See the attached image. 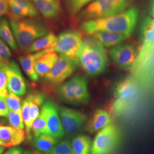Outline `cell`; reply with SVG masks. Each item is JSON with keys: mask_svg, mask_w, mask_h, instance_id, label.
Here are the masks:
<instances>
[{"mask_svg": "<svg viewBox=\"0 0 154 154\" xmlns=\"http://www.w3.org/2000/svg\"><path fill=\"white\" fill-rule=\"evenodd\" d=\"M11 57V50L8 45L0 39V64H8L10 62Z\"/></svg>", "mask_w": 154, "mask_h": 154, "instance_id": "d6a6232c", "label": "cell"}, {"mask_svg": "<svg viewBox=\"0 0 154 154\" xmlns=\"http://www.w3.org/2000/svg\"><path fill=\"white\" fill-rule=\"evenodd\" d=\"M61 123L65 135L73 137L82 129L86 121V116L80 111L66 107L59 109Z\"/></svg>", "mask_w": 154, "mask_h": 154, "instance_id": "8fae6325", "label": "cell"}, {"mask_svg": "<svg viewBox=\"0 0 154 154\" xmlns=\"http://www.w3.org/2000/svg\"><path fill=\"white\" fill-rule=\"evenodd\" d=\"M32 144L37 150L46 154H51L58 139L48 134H41L33 137Z\"/></svg>", "mask_w": 154, "mask_h": 154, "instance_id": "7402d4cb", "label": "cell"}, {"mask_svg": "<svg viewBox=\"0 0 154 154\" xmlns=\"http://www.w3.org/2000/svg\"><path fill=\"white\" fill-rule=\"evenodd\" d=\"M32 133L33 135V137H37L41 134L49 135L46 117L41 110L40 111L39 116L33 122Z\"/></svg>", "mask_w": 154, "mask_h": 154, "instance_id": "4316f807", "label": "cell"}, {"mask_svg": "<svg viewBox=\"0 0 154 154\" xmlns=\"http://www.w3.org/2000/svg\"><path fill=\"white\" fill-rule=\"evenodd\" d=\"M28 154H46L45 153H43L41 151H39L38 150H35V149H33V150H31V151H28Z\"/></svg>", "mask_w": 154, "mask_h": 154, "instance_id": "8d00e7d4", "label": "cell"}, {"mask_svg": "<svg viewBox=\"0 0 154 154\" xmlns=\"http://www.w3.org/2000/svg\"><path fill=\"white\" fill-rule=\"evenodd\" d=\"M121 140L120 129L110 124L98 132L91 145L90 154H110L113 152Z\"/></svg>", "mask_w": 154, "mask_h": 154, "instance_id": "8992f818", "label": "cell"}, {"mask_svg": "<svg viewBox=\"0 0 154 154\" xmlns=\"http://www.w3.org/2000/svg\"><path fill=\"white\" fill-rule=\"evenodd\" d=\"M130 0H94L78 14L83 21L112 16L127 10Z\"/></svg>", "mask_w": 154, "mask_h": 154, "instance_id": "5b68a950", "label": "cell"}, {"mask_svg": "<svg viewBox=\"0 0 154 154\" xmlns=\"http://www.w3.org/2000/svg\"><path fill=\"white\" fill-rule=\"evenodd\" d=\"M137 86L133 80L127 78L117 85L115 89V100L112 110L116 114L123 113L132 105L138 95Z\"/></svg>", "mask_w": 154, "mask_h": 154, "instance_id": "52a82bcc", "label": "cell"}, {"mask_svg": "<svg viewBox=\"0 0 154 154\" xmlns=\"http://www.w3.org/2000/svg\"><path fill=\"white\" fill-rule=\"evenodd\" d=\"M41 110L46 117L49 135L57 139L63 138L65 133L61 123L59 109L54 103L51 100L45 101Z\"/></svg>", "mask_w": 154, "mask_h": 154, "instance_id": "4fadbf2b", "label": "cell"}, {"mask_svg": "<svg viewBox=\"0 0 154 154\" xmlns=\"http://www.w3.org/2000/svg\"><path fill=\"white\" fill-rule=\"evenodd\" d=\"M51 51H54L53 48L44 50L38 52L29 54L25 56H21L19 58L18 61L22 67L23 71L31 81L36 82L38 80V75L34 69V64L36 60L42 55Z\"/></svg>", "mask_w": 154, "mask_h": 154, "instance_id": "2e32d148", "label": "cell"}, {"mask_svg": "<svg viewBox=\"0 0 154 154\" xmlns=\"http://www.w3.org/2000/svg\"><path fill=\"white\" fill-rule=\"evenodd\" d=\"M142 38L145 48H151L154 45V20L147 19L144 23Z\"/></svg>", "mask_w": 154, "mask_h": 154, "instance_id": "484cf974", "label": "cell"}, {"mask_svg": "<svg viewBox=\"0 0 154 154\" xmlns=\"http://www.w3.org/2000/svg\"><path fill=\"white\" fill-rule=\"evenodd\" d=\"M83 44L82 35L75 30H67L60 33L54 51L72 58L78 59Z\"/></svg>", "mask_w": 154, "mask_h": 154, "instance_id": "ba28073f", "label": "cell"}, {"mask_svg": "<svg viewBox=\"0 0 154 154\" xmlns=\"http://www.w3.org/2000/svg\"><path fill=\"white\" fill-rule=\"evenodd\" d=\"M9 109L6 105L5 99L0 97V117L7 116Z\"/></svg>", "mask_w": 154, "mask_h": 154, "instance_id": "836d02e7", "label": "cell"}, {"mask_svg": "<svg viewBox=\"0 0 154 154\" xmlns=\"http://www.w3.org/2000/svg\"><path fill=\"white\" fill-rule=\"evenodd\" d=\"M152 16H153L154 20V3L153 6H152Z\"/></svg>", "mask_w": 154, "mask_h": 154, "instance_id": "f35d334b", "label": "cell"}, {"mask_svg": "<svg viewBox=\"0 0 154 154\" xmlns=\"http://www.w3.org/2000/svg\"><path fill=\"white\" fill-rule=\"evenodd\" d=\"M9 23L17 43L22 50H27L34 41L49 33L42 22L33 18H10Z\"/></svg>", "mask_w": 154, "mask_h": 154, "instance_id": "3957f363", "label": "cell"}, {"mask_svg": "<svg viewBox=\"0 0 154 154\" xmlns=\"http://www.w3.org/2000/svg\"><path fill=\"white\" fill-rule=\"evenodd\" d=\"M46 96L40 92H32L22 102V114L26 127V138L31 140L32 127L33 122L40 113L39 109L44 103Z\"/></svg>", "mask_w": 154, "mask_h": 154, "instance_id": "9c48e42d", "label": "cell"}, {"mask_svg": "<svg viewBox=\"0 0 154 154\" xmlns=\"http://www.w3.org/2000/svg\"><path fill=\"white\" fill-rule=\"evenodd\" d=\"M9 11V6L6 0H0V17L8 14Z\"/></svg>", "mask_w": 154, "mask_h": 154, "instance_id": "e575fe53", "label": "cell"}, {"mask_svg": "<svg viewBox=\"0 0 154 154\" xmlns=\"http://www.w3.org/2000/svg\"><path fill=\"white\" fill-rule=\"evenodd\" d=\"M8 89L9 93L23 96L26 93V83L22 72L14 61H10L6 67Z\"/></svg>", "mask_w": 154, "mask_h": 154, "instance_id": "5bb4252c", "label": "cell"}, {"mask_svg": "<svg viewBox=\"0 0 154 154\" xmlns=\"http://www.w3.org/2000/svg\"><path fill=\"white\" fill-rule=\"evenodd\" d=\"M6 1L9 6V11L8 14L11 19L34 18L38 14L32 0H6Z\"/></svg>", "mask_w": 154, "mask_h": 154, "instance_id": "9a60e30c", "label": "cell"}, {"mask_svg": "<svg viewBox=\"0 0 154 154\" xmlns=\"http://www.w3.org/2000/svg\"><path fill=\"white\" fill-rule=\"evenodd\" d=\"M71 145L73 154H90L92 142L88 136L79 135L73 138Z\"/></svg>", "mask_w": 154, "mask_h": 154, "instance_id": "cb8c5ba5", "label": "cell"}, {"mask_svg": "<svg viewBox=\"0 0 154 154\" xmlns=\"http://www.w3.org/2000/svg\"><path fill=\"white\" fill-rule=\"evenodd\" d=\"M59 55L55 51H51L42 55L34 64V69L38 77H44L55 65Z\"/></svg>", "mask_w": 154, "mask_h": 154, "instance_id": "ffe728a7", "label": "cell"}, {"mask_svg": "<svg viewBox=\"0 0 154 154\" xmlns=\"http://www.w3.org/2000/svg\"><path fill=\"white\" fill-rule=\"evenodd\" d=\"M0 39L9 45L13 50L17 49V43L10 23L5 18L0 19Z\"/></svg>", "mask_w": 154, "mask_h": 154, "instance_id": "d4e9b609", "label": "cell"}, {"mask_svg": "<svg viewBox=\"0 0 154 154\" xmlns=\"http://www.w3.org/2000/svg\"><path fill=\"white\" fill-rule=\"evenodd\" d=\"M34 4L43 16L48 19H54L60 15V0H32Z\"/></svg>", "mask_w": 154, "mask_h": 154, "instance_id": "ac0fdd59", "label": "cell"}, {"mask_svg": "<svg viewBox=\"0 0 154 154\" xmlns=\"http://www.w3.org/2000/svg\"><path fill=\"white\" fill-rule=\"evenodd\" d=\"M8 64H0V97L5 99L9 94L8 89V78L6 72V67Z\"/></svg>", "mask_w": 154, "mask_h": 154, "instance_id": "f546056e", "label": "cell"}, {"mask_svg": "<svg viewBox=\"0 0 154 154\" xmlns=\"http://www.w3.org/2000/svg\"><path fill=\"white\" fill-rule=\"evenodd\" d=\"M7 116L11 127L20 130L24 129L25 123L22 114L9 110Z\"/></svg>", "mask_w": 154, "mask_h": 154, "instance_id": "4dcf8cb0", "label": "cell"}, {"mask_svg": "<svg viewBox=\"0 0 154 154\" xmlns=\"http://www.w3.org/2000/svg\"><path fill=\"white\" fill-rule=\"evenodd\" d=\"M0 146H3V143L2 142V141H1V139H0Z\"/></svg>", "mask_w": 154, "mask_h": 154, "instance_id": "ab89813d", "label": "cell"}, {"mask_svg": "<svg viewBox=\"0 0 154 154\" xmlns=\"http://www.w3.org/2000/svg\"><path fill=\"white\" fill-rule=\"evenodd\" d=\"M109 54L116 66L122 69L128 70L136 61L137 51L132 45L121 44L112 48Z\"/></svg>", "mask_w": 154, "mask_h": 154, "instance_id": "7c38bea8", "label": "cell"}, {"mask_svg": "<svg viewBox=\"0 0 154 154\" xmlns=\"http://www.w3.org/2000/svg\"><path fill=\"white\" fill-rule=\"evenodd\" d=\"M78 60L84 71L92 77L104 72L108 65L105 46L93 35L83 39Z\"/></svg>", "mask_w": 154, "mask_h": 154, "instance_id": "7a4b0ae2", "label": "cell"}, {"mask_svg": "<svg viewBox=\"0 0 154 154\" xmlns=\"http://www.w3.org/2000/svg\"><path fill=\"white\" fill-rule=\"evenodd\" d=\"M57 93L62 100L72 105L87 104L90 101L88 80L81 75L59 85Z\"/></svg>", "mask_w": 154, "mask_h": 154, "instance_id": "277c9868", "label": "cell"}, {"mask_svg": "<svg viewBox=\"0 0 154 154\" xmlns=\"http://www.w3.org/2000/svg\"><path fill=\"white\" fill-rule=\"evenodd\" d=\"M51 154H73L69 140H63L57 143Z\"/></svg>", "mask_w": 154, "mask_h": 154, "instance_id": "1f68e13d", "label": "cell"}, {"mask_svg": "<svg viewBox=\"0 0 154 154\" xmlns=\"http://www.w3.org/2000/svg\"><path fill=\"white\" fill-rule=\"evenodd\" d=\"M91 35L97 39L106 48H113L116 45L122 44L128 38L124 34L105 31L98 32L94 33Z\"/></svg>", "mask_w": 154, "mask_h": 154, "instance_id": "44dd1931", "label": "cell"}, {"mask_svg": "<svg viewBox=\"0 0 154 154\" xmlns=\"http://www.w3.org/2000/svg\"><path fill=\"white\" fill-rule=\"evenodd\" d=\"M24 154H28V152H25L24 153Z\"/></svg>", "mask_w": 154, "mask_h": 154, "instance_id": "60d3db41", "label": "cell"}, {"mask_svg": "<svg viewBox=\"0 0 154 154\" xmlns=\"http://www.w3.org/2000/svg\"><path fill=\"white\" fill-rule=\"evenodd\" d=\"M94 0H65L68 13L72 16L79 14Z\"/></svg>", "mask_w": 154, "mask_h": 154, "instance_id": "83f0119b", "label": "cell"}, {"mask_svg": "<svg viewBox=\"0 0 154 154\" xmlns=\"http://www.w3.org/2000/svg\"><path fill=\"white\" fill-rule=\"evenodd\" d=\"M5 101L9 110L22 114L21 98L18 95L9 93L6 97Z\"/></svg>", "mask_w": 154, "mask_h": 154, "instance_id": "f1b7e54d", "label": "cell"}, {"mask_svg": "<svg viewBox=\"0 0 154 154\" xmlns=\"http://www.w3.org/2000/svg\"><path fill=\"white\" fill-rule=\"evenodd\" d=\"M79 65L78 59L60 54L53 68L44 77L45 80L51 85L59 86L72 75Z\"/></svg>", "mask_w": 154, "mask_h": 154, "instance_id": "30bf717a", "label": "cell"}, {"mask_svg": "<svg viewBox=\"0 0 154 154\" xmlns=\"http://www.w3.org/2000/svg\"><path fill=\"white\" fill-rule=\"evenodd\" d=\"M139 10L137 7H132L125 11L112 16L84 21L80 28L88 35L105 31L119 33L130 37L137 25Z\"/></svg>", "mask_w": 154, "mask_h": 154, "instance_id": "6da1fadb", "label": "cell"}, {"mask_svg": "<svg viewBox=\"0 0 154 154\" xmlns=\"http://www.w3.org/2000/svg\"><path fill=\"white\" fill-rule=\"evenodd\" d=\"M4 150H5V147L2 146H0V154H2Z\"/></svg>", "mask_w": 154, "mask_h": 154, "instance_id": "74e56055", "label": "cell"}, {"mask_svg": "<svg viewBox=\"0 0 154 154\" xmlns=\"http://www.w3.org/2000/svg\"><path fill=\"white\" fill-rule=\"evenodd\" d=\"M58 41V37L52 32L37 39L26 50L28 53H33L47 49L54 46Z\"/></svg>", "mask_w": 154, "mask_h": 154, "instance_id": "603a6c76", "label": "cell"}, {"mask_svg": "<svg viewBox=\"0 0 154 154\" xmlns=\"http://www.w3.org/2000/svg\"><path fill=\"white\" fill-rule=\"evenodd\" d=\"M25 131L13 127L0 125V139L3 146L9 148L22 143L25 139Z\"/></svg>", "mask_w": 154, "mask_h": 154, "instance_id": "e0dca14e", "label": "cell"}, {"mask_svg": "<svg viewBox=\"0 0 154 154\" xmlns=\"http://www.w3.org/2000/svg\"><path fill=\"white\" fill-rule=\"evenodd\" d=\"M23 149L21 147H13L8 150L4 154H22Z\"/></svg>", "mask_w": 154, "mask_h": 154, "instance_id": "d590c367", "label": "cell"}, {"mask_svg": "<svg viewBox=\"0 0 154 154\" xmlns=\"http://www.w3.org/2000/svg\"><path fill=\"white\" fill-rule=\"evenodd\" d=\"M111 121V116L107 111L101 109L97 110L88 122L87 130L90 134L99 132L105 127L109 125Z\"/></svg>", "mask_w": 154, "mask_h": 154, "instance_id": "d6986e66", "label": "cell"}]
</instances>
